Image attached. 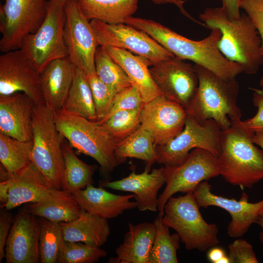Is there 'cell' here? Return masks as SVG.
<instances>
[{
	"instance_id": "14",
	"label": "cell",
	"mask_w": 263,
	"mask_h": 263,
	"mask_svg": "<svg viewBox=\"0 0 263 263\" xmlns=\"http://www.w3.org/2000/svg\"><path fill=\"white\" fill-rule=\"evenodd\" d=\"M57 190L31 162L0 182V207L10 210L22 204L42 201Z\"/></svg>"
},
{
	"instance_id": "44",
	"label": "cell",
	"mask_w": 263,
	"mask_h": 263,
	"mask_svg": "<svg viewBox=\"0 0 263 263\" xmlns=\"http://www.w3.org/2000/svg\"><path fill=\"white\" fill-rule=\"evenodd\" d=\"M222 7L230 19H237L240 17L239 11L241 0H222Z\"/></svg>"
},
{
	"instance_id": "41",
	"label": "cell",
	"mask_w": 263,
	"mask_h": 263,
	"mask_svg": "<svg viewBox=\"0 0 263 263\" xmlns=\"http://www.w3.org/2000/svg\"><path fill=\"white\" fill-rule=\"evenodd\" d=\"M252 90L253 91V103L258 109L257 113L251 118L231 122L255 133L263 132V89Z\"/></svg>"
},
{
	"instance_id": "5",
	"label": "cell",
	"mask_w": 263,
	"mask_h": 263,
	"mask_svg": "<svg viewBox=\"0 0 263 263\" xmlns=\"http://www.w3.org/2000/svg\"><path fill=\"white\" fill-rule=\"evenodd\" d=\"M54 117L64 139L78 152L94 159L103 173H110L122 163L115 154L118 142L99 123L62 110L54 112Z\"/></svg>"
},
{
	"instance_id": "36",
	"label": "cell",
	"mask_w": 263,
	"mask_h": 263,
	"mask_svg": "<svg viewBox=\"0 0 263 263\" xmlns=\"http://www.w3.org/2000/svg\"><path fill=\"white\" fill-rule=\"evenodd\" d=\"M142 108L118 111L104 121L98 122L118 142L140 126Z\"/></svg>"
},
{
	"instance_id": "38",
	"label": "cell",
	"mask_w": 263,
	"mask_h": 263,
	"mask_svg": "<svg viewBox=\"0 0 263 263\" xmlns=\"http://www.w3.org/2000/svg\"><path fill=\"white\" fill-rule=\"evenodd\" d=\"M94 103L97 121L102 120L111 107L117 91L102 82L94 75L87 76Z\"/></svg>"
},
{
	"instance_id": "35",
	"label": "cell",
	"mask_w": 263,
	"mask_h": 263,
	"mask_svg": "<svg viewBox=\"0 0 263 263\" xmlns=\"http://www.w3.org/2000/svg\"><path fill=\"white\" fill-rule=\"evenodd\" d=\"M40 222L39 249L40 263H56L64 239L60 223L38 217Z\"/></svg>"
},
{
	"instance_id": "16",
	"label": "cell",
	"mask_w": 263,
	"mask_h": 263,
	"mask_svg": "<svg viewBox=\"0 0 263 263\" xmlns=\"http://www.w3.org/2000/svg\"><path fill=\"white\" fill-rule=\"evenodd\" d=\"M175 56L158 62L150 68L151 76L162 95L185 108L199 84L193 65Z\"/></svg>"
},
{
	"instance_id": "42",
	"label": "cell",
	"mask_w": 263,
	"mask_h": 263,
	"mask_svg": "<svg viewBox=\"0 0 263 263\" xmlns=\"http://www.w3.org/2000/svg\"><path fill=\"white\" fill-rule=\"evenodd\" d=\"M240 8L244 10L258 32L263 55V0H241Z\"/></svg>"
},
{
	"instance_id": "43",
	"label": "cell",
	"mask_w": 263,
	"mask_h": 263,
	"mask_svg": "<svg viewBox=\"0 0 263 263\" xmlns=\"http://www.w3.org/2000/svg\"><path fill=\"white\" fill-rule=\"evenodd\" d=\"M15 216L10 210L0 208V263L5 257V248Z\"/></svg>"
},
{
	"instance_id": "47",
	"label": "cell",
	"mask_w": 263,
	"mask_h": 263,
	"mask_svg": "<svg viewBox=\"0 0 263 263\" xmlns=\"http://www.w3.org/2000/svg\"><path fill=\"white\" fill-rule=\"evenodd\" d=\"M252 140L253 143L260 146L263 150V132H255Z\"/></svg>"
},
{
	"instance_id": "2",
	"label": "cell",
	"mask_w": 263,
	"mask_h": 263,
	"mask_svg": "<svg viewBox=\"0 0 263 263\" xmlns=\"http://www.w3.org/2000/svg\"><path fill=\"white\" fill-rule=\"evenodd\" d=\"M207 28L219 29L222 33L218 48L228 60L240 65L243 72L256 74L263 63L261 39L246 14L230 19L222 7L207 8L199 15Z\"/></svg>"
},
{
	"instance_id": "1",
	"label": "cell",
	"mask_w": 263,
	"mask_h": 263,
	"mask_svg": "<svg viewBox=\"0 0 263 263\" xmlns=\"http://www.w3.org/2000/svg\"><path fill=\"white\" fill-rule=\"evenodd\" d=\"M124 23L142 30L158 43L183 60L188 59L226 79H235L243 72L242 67L227 59L218 48L222 33L212 28L210 35L201 40L183 37L168 27L151 19L130 17Z\"/></svg>"
},
{
	"instance_id": "27",
	"label": "cell",
	"mask_w": 263,
	"mask_h": 263,
	"mask_svg": "<svg viewBox=\"0 0 263 263\" xmlns=\"http://www.w3.org/2000/svg\"><path fill=\"white\" fill-rule=\"evenodd\" d=\"M23 208L36 216L58 223L75 220L82 210L71 193L59 189L42 201L27 204Z\"/></svg>"
},
{
	"instance_id": "10",
	"label": "cell",
	"mask_w": 263,
	"mask_h": 263,
	"mask_svg": "<svg viewBox=\"0 0 263 263\" xmlns=\"http://www.w3.org/2000/svg\"><path fill=\"white\" fill-rule=\"evenodd\" d=\"M0 8V50L19 49L24 38L44 22L48 0H4Z\"/></svg>"
},
{
	"instance_id": "4",
	"label": "cell",
	"mask_w": 263,
	"mask_h": 263,
	"mask_svg": "<svg viewBox=\"0 0 263 263\" xmlns=\"http://www.w3.org/2000/svg\"><path fill=\"white\" fill-rule=\"evenodd\" d=\"M231 123L221 134L217 157L220 175L232 185L251 188L263 179V150L254 145V132Z\"/></svg>"
},
{
	"instance_id": "6",
	"label": "cell",
	"mask_w": 263,
	"mask_h": 263,
	"mask_svg": "<svg viewBox=\"0 0 263 263\" xmlns=\"http://www.w3.org/2000/svg\"><path fill=\"white\" fill-rule=\"evenodd\" d=\"M32 124L31 161L55 188L62 190L64 139L56 128L54 112L45 104H35Z\"/></svg>"
},
{
	"instance_id": "3",
	"label": "cell",
	"mask_w": 263,
	"mask_h": 263,
	"mask_svg": "<svg viewBox=\"0 0 263 263\" xmlns=\"http://www.w3.org/2000/svg\"><path fill=\"white\" fill-rule=\"evenodd\" d=\"M199 84L194 95L185 108L188 114L200 124L214 120L222 130L231 122L240 120L242 112L237 104L239 86L236 79H223L207 69L193 65Z\"/></svg>"
},
{
	"instance_id": "45",
	"label": "cell",
	"mask_w": 263,
	"mask_h": 263,
	"mask_svg": "<svg viewBox=\"0 0 263 263\" xmlns=\"http://www.w3.org/2000/svg\"><path fill=\"white\" fill-rule=\"evenodd\" d=\"M153 3L157 4L170 3L175 5L180 9V12L182 14L186 16L187 18L191 19L194 22L201 24L196 20L191 17L189 14L185 10L184 8V4L186 1L185 0H150Z\"/></svg>"
},
{
	"instance_id": "30",
	"label": "cell",
	"mask_w": 263,
	"mask_h": 263,
	"mask_svg": "<svg viewBox=\"0 0 263 263\" xmlns=\"http://www.w3.org/2000/svg\"><path fill=\"white\" fill-rule=\"evenodd\" d=\"M115 154L123 163L127 158H136L146 162L145 170L150 171L156 162L155 146L150 133L141 126L129 136L118 142Z\"/></svg>"
},
{
	"instance_id": "8",
	"label": "cell",
	"mask_w": 263,
	"mask_h": 263,
	"mask_svg": "<svg viewBox=\"0 0 263 263\" xmlns=\"http://www.w3.org/2000/svg\"><path fill=\"white\" fill-rule=\"evenodd\" d=\"M64 6L49 0L44 22L35 33L24 38L19 49L40 74L53 60L68 56L64 38Z\"/></svg>"
},
{
	"instance_id": "23",
	"label": "cell",
	"mask_w": 263,
	"mask_h": 263,
	"mask_svg": "<svg viewBox=\"0 0 263 263\" xmlns=\"http://www.w3.org/2000/svg\"><path fill=\"white\" fill-rule=\"evenodd\" d=\"M75 68L66 56L53 60L40 74L45 105L54 112L62 108L72 84Z\"/></svg>"
},
{
	"instance_id": "22",
	"label": "cell",
	"mask_w": 263,
	"mask_h": 263,
	"mask_svg": "<svg viewBox=\"0 0 263 263\" xmlns=\"http://www.w3.org/2000/svg\"><path fill=\"white\" fill-rule=\"evenodd\" d=\"M82 210L107 219L116 217L125 211L137 207L131 201L134 195H118L93 184L71 193Z\"/></svg>"
},
{
	"instance_id": "25",
	"label": "cell",
	"mask_w": 263,
	"mask_h": 263,
	"mask_svg": "<svg viewBox=\"0 0 263 263\" xmlns=\"http://www.w3.org/2000/svg\"><path fill=\"white\" fill-rule=\"evenodd\" d=\"M155 232L153 223H129L123 243L115 249L117 257L110 258L108 263H149Z\"/></svg>"
},
{
	"instance_id": "50",
	"label": "cell",
	"mask_w": 263,
	"mask_h": 263,
	"mask_svg": "<svg viewBox=\"0 0 263 263\" xmlns=\"http://www.w3.org/2000/svg\"><path fill=\"white\" fill-rule=\"evenodd\" d=\"M260 85L263 89V76L262 77V78L260 79Z\"/></svg>"
},
{
	"instance_id": "49",
	"label": "cell",
	"mask_w": 263,
	"mask_h": 263,
	"mask_svg": "<svg viewBox=\"0 0 263 263\" xmlns=\"http://www.w3.org/2000/svg\"><path fill=\"white\" fill-rule=\"evenodd\" d=\"M48 0L51 1H53V2H60V3H62L65 4V2L68 0Z\"/></svg>"
},
{
	"instance_id": "26",
	"label": "cell",
	"mask_w": 263,
	"mask_h": 263,
	"mask_svg": "<svg viewBox=\"0 0 263 263\" xmlns=\"http://www.w3.org/2000/svg\"><path fill=\"white\" fill-rule=\"evenodd\" d=\"M65 241L81 242L99 247L107 242L110 234L108 219L82 210L78 218L60 223Z\"/></svg>"
},
{
	"instance_id": "20",
	"label": "cell",
	"mask_w": 263,
	"mask_h": 263,
	"mask_svg": "<svg viewBox=\"0 0 263 263\" xmlns=\"http://www.w3.org/2000/svg\"><path fill=\"white\" fill-rule=\"evenodd\" d=\"M35 104L22 93L0 95V133L20 141H32Z\"/></svg>"
},
{
	"instance_id": "19",
	"label": "cell",
	"mask_w": 263,
	"mask_h": 263,
	"mask_svg": "<svg viewBox=\"0 0 263 263\" xmlns=\"http://www.w3.org/2000/svg\"><path fill=\"white\" fill-rule=\"evenodd\" d=\"M39 218L23 207L15 215L5 248L6 263H40Z\"/></svg>"
},
{
	"instance_id": "29",
	"label": "cell",
	"mask_w": 263,
	"mask_h": 263,
	"mask_svg": "<svg viewBox=\"0 0 263 263\" xmlns=\"http://www.w3.org/2000/svg\"><path fill=\"white\" fill-rule=\"evenodd\" d=\"M62 111L97 121L92 92L86 75L75 67L70 89L61 109Z\"/></svg>"
},
{
	"instance_id": "11",
	"label": "cell",
	"mask_w": 263,
	"mask_h": 263,
	"mask_svg": "<svg viewBox=\"0 0 263 263\" xmlns=\"http://www.w3.org/2000/svg\"><path fill=\"white\" fill-rule=\"evenodd\" d=\"M164 167L166 186L158 196V205L162 215L165 204L175 193L193 192L201 182L220 175L217 157L199 148L193 149L181 164Z\"/></svg>"
},
{
	"instance_id": "33",
	"label": "cell",
	"mask_w": 263,
	"mask_h": 263,
	"mask_svg": "<svg viewBox=\"0 0 263 263\" xmlns=\"http://www.w3.org/2000/svg\"><path fill=\"white\" fill-rule=\"evenodd\" d=\"M33 142L23 141L0 133V164L12 175L31 161Z\"/></svg>"
},
{
	"instance_id": "12",
	"label": "cell",
	"mask_w": 263,
	"mask_h": 263,
	"mask_svg": "<svg viewBox=\"0 0 263 263\" xmlns=\"http://www.w3.org/2000/svg\"><path fill=\"white\" fill-rule=\"evenodd\" d=\"M64 38L68 56L86 76L96 75L94 56L99 46L90 21L80 10L77 0L65 3Z\"/></svg>"
},
{
	"instance_id": "21",
	"label": "cell",
	"mask_w": 263,
	"mask_h": 263,
	"mask_svg": "<svg viewBox=\"0 0 263 263\" xmlns=\"http://www.w3.org/2000/svg\"><path fill=\"white\" fill-rule=\"evenodd\" d=\"M164 167L145 170L137 174L132 171L127 177L114 181L102 183V187L131 192L134 195L137 208L141 211H158L159 190L166 184Z\"/></svg>"
},
{
	"instance_id": "51",
	"label": "cell",
	"mask_w": 263,
	"mask_h": 263,
	"mask_svg": "<svg viewBox=\"0 0 263 263\" xmlns=\"http://www.w3.org/2000/svg\"><path fill=\"white\" fill-rule=\"evenodd\" d=\"M185 0L186 1L187 0Z\"/></svg>"
},
{
	"instance_id": "13",
	"label": "cell",
	"mask_w": 263,
	"mask_h": 263,
	"mask_svg": "<svg viewBox=\"0 0 263 263\" xmlns=\"http://www.w3.org/2000/svg\"><path fill=\"white\" fill-rule=\"evenodd\" d=\"M99 46L124 49L148 59L152 65L174 56L144 31L124 23L90 21Z\"/></svg>"
},
{
	"instance_id": "15",
	"label": "cell",
	"mask_w": 263,
	"mask_h": 263,
	"mask_svg": "<svg viewBox=\"0 0 263 263\" xmlns=\"http://www.w3.org/2000/svg\"><path fill=\"white\" fill-rule=\"evenodd\" d=\"M16 93L25 94L35 104H45L40 73L20 49L0 56V95Z\"/></svg>"
},
{
	"instance_id": "34",
	"label": "cell",
	"mask_w": 263,
	"mask_h": 263,
	"mask_svg": "<svg viewBox=\"0 0 263 263\" xmlns=\"http://www.w3.org/2000/svg\"><path fill=\"white\" fill-rule=\"evenodd\" d=\"M94 64L97 76L102 82L114 88L117 93L132 85L123 68L102 46H99L96 50Z\"/></svg>"
},
{
	"instance_id": "24",
	"label": "cell",
	"mask_w": 263,
	"mask_h": 263,
	"mask_svg": "<svg viewBox=\"0 0 263 263\" xmlns=\"http://www.w3.org/2000/svg\"><path fill=\"white\" fill-rule=\"evenodd\" d=\"M103 47L124 70L132 85L139 91L145 103L163 96L151 76L149 67L152 64L148 59L124 49L110 46Z\"/></svg>"
},
{
	"instance_id": "31",
	"label": "cell",
	"mask_w": 263,
	"mask_h": 263,
	"mask_svg": "<svg viewBox=\"0 0 263 263\" xmlns=\"http://www.w3.org/2000/svg\"><path fill=\"white\" fill-rule=\"evenodd\" d=\"M73 148L69 143L63 142L65 168L62 190L71 193L93 184V176L97 168L96 165L87 164L80 159Z\"/></svg>"
},
{
	"instance_id": "40",
	"label": "cell",
	"mask_w": 263,
	"mask_h": 263,
	"mask_svg": "<svg viewBox=\"0 0 263 263\" xmlns=\"http://www.w3.org/2000/svg\"><path fill=\"white\" fill-rule=\"evenodd\" d=\"M230 263H258L252 245L243 239H238L228 245Z\"/></svg>"
},
{
	"instance_id": "32",
	"label": "cell",
	"mask_w": 263,
	"mask_h": 263,
	"mask_svg": "<svg viewBox=\"0 0 263 263\" xmlns=\"http://www.w3.org/2000/svg\"><path fill=\"white\" fill-rule=\"evenodd\" d=\"M163 216L158 214L153 223L155 232L149 263H177V251L180 247V237L177 232L170 233L169 227L163 222Z\"/></svg>"
},
{
	"instance_id": "37",
	"label": "cell",
	"mask_w": 263,
	"mask_h": 263,
	"mask_svg": "<svg viewBox=\"0 0 263 263\" xmlns=\"http://www.w3.org/2000/svg\"><path fill=\"white\" fill-rule=\"evenodd\" d=\"M107 255V252L99 247L64 241L57 263H94Z\"/></svg>"
},
{
	"instance_id": "46",
	"label": "cell",
	"mask_w": 263,
	"mask_h": 263,
	"mask_svg": "<svg viewBox=\"0 0 263 263\" xmlns=\"http://www.w3.org/2000/svg\"><path fill=\"white\" fill-rule=\"evenodd\" d=\"M225 255L226 254L224 249L214 246L209 249L207 258L211 263H218L219 260Z\"/></svg>"
},
{
	"instance_id": "17",
	"label": "cell",
	"mask_w": 263,
	"mask_h": 263,
	"mask_svg": "<svg viewBox=\"0 0 263 263\" xmlns=\"http://www.w3.org/2000/svg\"><path fill=\"white\" fill-rule=\"evenodd\" d=\"M211 187L207 181H205L193 190V196L198 206L203 208L217 207L227 211L231 217L227 226V234L231 238L241 237L256 223L263 209V199L256 203L249 202L248 195L243 192L237 201L213 193Z\"/></svg>"
},
{
	"instance_id": "39",
	"label": "cell",
	"mask_w": 263,
	"mask_h": 263,
	"mask_svg": "<svg viewBox=\"0 0 263 263\" xmlns=\"http://www.w3.org/2000/svg\"><path fill=\"white\" fill-rule=\"evenodd\" d=\"M144 104L139 91L135 87L132 85L115 94L109 112L98 122L104 121L118 111L142 108Z\"/></svg>"
},
{
	"instance_id": "18",
	"label": "cell",
	"mask_w": 263,
	"mask_h": 263,
	"mask_svg": "<svg viewBox=\"0 0 263 263\" xmlns=\"http://www.w3.org/2000/svg\"><path fill=\"white\" fill-rule=\"evenodd\" d=\"M187 115L183 106L160 96L145 103L140 114V126L150 133L155 146L162 145L183 130Z\"/></svg>"
},
{
	"instance_id": "48",
	"label": "cell",
	"mask_w": 263,
	"mask_h": 263,
	"mask_svg": "<svg viewBox=\"0 0 263 263\" xmlns=\"http://www.w3.org/2000/svg\"><path fill=\"white\" fill-rule=\"evenodd\" d=\"M255 223L259 225L262 228V231L259 233V240L263 245V209L259 213Z\"/></svg>"
},
{
	"instance_id": "9",
	"label": "cell",
	"mask_w": 263,
	"mask_h": 263,
	"mask_svg": "<svg viewBox=\"0 0 263 263\" xmlns=\"http://www.w3.org/2000/svg\"><path fill=\"white\" fill-rule=\"evenodd\" d=\"M222 132L214 120L210 119L202 125L188 114L184 128L177 136L164 145L155 146L156 162L166 167L178 166L197 148L218 157Z\"/></svg>"
},
{
	"instance_id": "7",
	"label": "cell",
	"mask_w": 263,
	"mask_h": 263,
	"mask_svg": "<svg viewBox=\"0 0 263 263\" xmlns=\"http://www.w3.org/2000/svg\"><path fill=\"white\" fill-rule=\"evenodd\" d=\"M192 192L170 197L164 208L163 222L174 229L188 250L204 252L219 243L218 226L202 217Z\"/></svg>"
},
{
	"instance_id": "28",
	"label": "cell",
	"mask_w": 263,
	"mask_h": 263,
	"mask_svg": "<svg viewBox=\"0 0 263 263\" xmlns=\"http://www.w3.org/2000/svg\"><path fill=\"white\" fill-rule=\"evenodd\" d=\"M84 15L90 21L109 24L124 23L138 8V0H77Z\"/></svg>"
}]
</instances>
